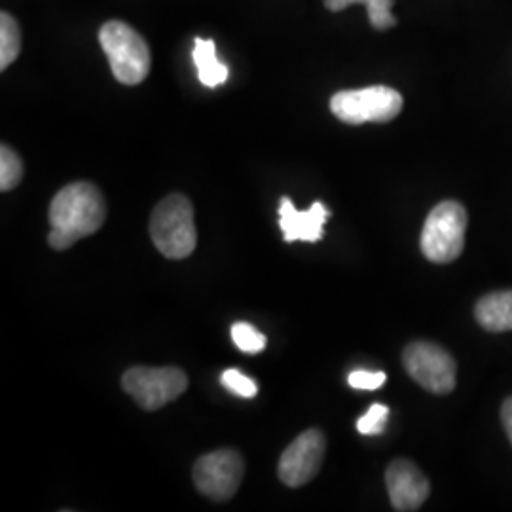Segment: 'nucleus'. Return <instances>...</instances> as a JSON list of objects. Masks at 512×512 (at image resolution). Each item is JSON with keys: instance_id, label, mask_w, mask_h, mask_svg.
<instances>
[{"instance_id": "nucleus-1", "label": "nucleus", "mask_w": 512, "mask_h": 512, "mask_svg": "<svg viewBox=\"0 0 512 512\" xmlns=\"http://www.w3.org/2000/svg\"><path fill=\"white\" fill-rule=\"evenodd\" d=\"M52 232L48 243L55 251H67L76 241L95 234L107 219V203L92 183L67 184L50 203Z\"/></svg>"}, {"instance_id": "nucleus-2", "label": "nucleus", "mask_w": 512, "mask_h": 512, "mask_svg": "<svg viewBox=\"0 0 512 512\" xmlns=\"http://www.w3.org/2000/svg\"><path fill=\"white\" fill-rule=\"evenodd\" d=\"M150 238L156 249L171 260H183L194 253L198 232L194 207L183 194H169L158 203L150 217Z\"/></svg>"}, {"instance_id": "nucleus-3", "label": "nucleus", "mask_w": 512, "mask_h": 512, "mask_svg": "<svg viewBox=\"0 0 512 512\" xmlns=\"http://www.w3.org/2000/svg\"><path fill=\"white\" fill-rule=\"evenodd\" d=\"M99 42L118 82L137 86L147 78L150 73L148 44L128 23L116 19L107 21L99 31Z\"/></svg>"}, {"instance_id": "nucleus-4", "label": "nucleus", "mask_w": 512, "mask_h": 512, "mask_svg": "<svg viewBox=\"0 0 512 512\" xmlns=\"http://www.w3.org/2000/svg\"><path fill=\"white\" fill-rule=\"evenodd\" d=\"M467 211L461 203L440 202L425 220L421 232V253L435 264H450L463 253Z\"/></svg>"}, {"instance_id": "nucleus-5", "label": "nucleus", "mask_w": 512, "mask_h": 512, "mask_svg": "<svg viewBox=\"0 0 512 512\" xmlns=\"http://www.w3.org/2000/svg\"><path fill=\"white\" fill-rule=\"evenodd\" d=\"M403 95L387 86H370L363 90H346L332 95V114L349 126L366 122L384 124L397 118L403 110Z\"/></svg>"}, {"instance_id": "nucleus-6", "label": "nucleus", "mask_w": 512, "mask_h": 512, "mask_svg": "<svg viewBox=\"0 0 512 512\" xmlns=\"http://www.w3.org/2000/svg\"><path fill=\"white\" fill-rule=\"evenodd\" d=\"M122 387L143 410L154 412L179 399L188 387V378L175 366H133L124 374Z\"/></svg>"}, {"instance_id": "nucleus-7", "label": "nucleus", "mask_w": 512, "mask_h": 512, "mask_svg": "<svg viewBox=\"0 0 512 512\" xmlns=\"http://www.w3.org/2000/svg\"><path fill=\"white\" fill-rule=\"evenodd\" d=\"M403 363L410 378L435 395H448L456 389L458 366L454 357L429 342H414L404 349Z\"/></svg>"}, {"instance_id": "nucleus-8", "label": "nucleus", "mask_w": 512, "mask_h": 512, "mask_svg": "<svg viewBox=\"0 0 512 512\" xmlns=\"http://www.w3.org/2000/svg\"><path fill=\"white\" fill-rule=\"evenodd\" d=\"M245 475V461L234 450H217L196 461L194 484L200 494L213 501H228L238 494Z\"/></svg>"}, {"instance_id": "nucleus-9", "label": "nucleus", "mask_w": 512, "mask_h": 512, "mask_svg": "<svg viewBox=\"0 0 512 512\" xmlns=\"http://www.w3.org/2000/svg\"><path fill=\"white\" fill-rule=\"evenodd\" d=\"M327 452V439L319 429H308L283 452L277 465L279 480L289 488H300L319 475Z\"/></svg>"}, {"instance_id": "nucleus-10", "label": "nucleus", "mask_w": 512, "mask_h": 512, "mask_svg": "<svg viewBox=\"0 0 512 512\" xmlns=\"http://www.w3.org/2000/svg\"><path fill=\"white\" fill-rule=\"evenodd\" d=\"M385 484L395 511H418L431 494L429 480L408 459H395L387 467Z\"/></svg>"}, {"instance_id": "nucleus-11", "label": "nucleus", "mask_w": 512, "mask_h": 512, "mask_svg": "<svg viewBox=\"0 0 512 512\" xmlns=\"http://www.w3.org/2000/svg\"><path fill=\"white\" fill-rule=\"evenodd\" d=\"M329 209L321 202H315L308 211H298L289 198L279 203V226L285 241H310L315 243L323 238V226L329 220Z\"/></svg>"}, {"instance_id": "nucleus-12", "label": "nucleus", "mask_w": 512, "mask_h": 512, "mask_svg": "<svg viewBox=\"0 0 512 512\" xmlns=\"http://www.w3.org/2000/svg\"><path fill=\"white\" fill-rule=\"evenodd\" d=\"M476 321L490 332L512 330V291L486 294L475 308Z\"/></svg>"}, {"instance_id": "nucleus-13", "label": "nucleus", "mask_w": 512, "mask_h": 512, "mask_svg": "<svg viewBox=\"0 0 512 512\" xmlns=\"http://www.w3.org/2000/svg\"><path fill=\"white\" fill-rule=\"evenodd\" d=\"M194 63L198 67L200 82L207 88H217L228 80V67L222 65L217 59V50H215V40H203L196 38L194 40Z\"/></svg>"}, {"instance_id": "nucleus-14", "label": "nucleus", "mask_w": 512, "mask_h": 512, "mask_svg": "<svg viewBox=\"0 0 512 512\" xmlns=\"http://www.w3.org/2000/svg\"><path fill=\"white\" fill-rule=\"evenodd\" d=\"M353 4H365L368 21L378 31H387L397 25V18L391 14L395 0H325V8L330 12H342Z\"/></svg>"}, {"instance_id": "nucleus-15", "label": "nucleus", "mask_w": 512, "mask_h": 512, "mask_svg": "<svg viewBox=\"0 0 512 512\" xmlns=\"http://www.w3.org/2000/svg\"><path fill=\"white\" fill-rule=\"evenodd\" d=\"M21 52V31L18 21L8 12L0 14V71H6Z\"/></svg>"}, {"instance_id": "nucleus-16", "label": "nucleus", "mask_w": 512, "mask_h": 512, "mask_svg": "<svg viewBox=\"0 0 512 512\" xmlns=\"http://www.w3.org/2000/svg\"><path fill=\"white\" fill-rule=\"evenodd\" d=\"M23 179V162L18 152L8 145L0 147V190H14Z\"/></svg>"}, {"instance_id": "nucleus-17", "label": "nucleus", "mask_w": 512, "mask_h": 512, "mask_svg": "<svg viewBox=\"0 0 512 512\" xmlns=\"http://www.w3.org/2000/svg\"><path fill=\"white\" fill-rule=\"evenodd\" d=\"M232 340L243 353H260L268 344L266 336L249 323H236L232 327Z\"/></svg>"}, {"instance_id": "nucleus-18", "label": "nucleus", "mask_w": 512, "mask_h": 512, "mask_svg": "<svg viewBox=\"0 0 512 512\" xmlns=\"http://www.w3.org/2000/svg\"><path fill=\"white\" fill-rule=\"evenodd\" d=\"M389 420V408L384 404H372L365 416L357 421V431L366 437L382 435Z\"/></svg>"}, {"instance_id": "nucleus-19", "label": "nucleus", "mask_w": 512, "mask_h": 512, "mask_svg": "<svg viewBox=\"0 0 512 512\" xmlns=\"http://www.w3.org/2000/svg\"><path fill=\"white\" fill-rule=\"evenodd\" d=\"M222 385L232 391L234 395L243 397V399H253L256 393H258V387H256L255 380L247 378L245 374H241L238 368H228L222 372Z\"/></svg>"}, {"instance_id": "nucleus-20", "label": "nucleus", "mask_w": 512, "mask_h": 512, "mask_svg": "<svg viewBox=\"0 0 512 512\" xmlns=\"http://www.w3.org/2000/svg\"><path fill=\"white\" fill-rule=\"evenodd\" d=\"M384 372H370V370H355L349 374L348 382L353 389H365V391H374L380 389L385 384Z\"/></svg>"}, {"instance_id": "nucleus-21", "label": "nucleus", "mask_w": 512, "mask_h": 512, "mask_svg": "<svg viewBox=\"0 0 512 512\" xmlns=\"http://www.w3.org/2000/svg\"><path fill=\"white\" fill-rule=\"evenodd\" d=\"M501 421H503L505 433H507V437H509L512 444V397H509V399L503 403V408H501Z\"/></svg>"}]
</instances>
